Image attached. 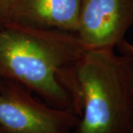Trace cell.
Listing matches in <instances>:
<instances>
[{
    "label": "cell",
    "mask_w": 133,
    "mask_h": 133,
    "mask_svg": "<svg viewBox=\"0 0 133 133\" xmlns=\"http://www.w3.org/2000/svg\"><path fill=\"white\" fill-rule=\"evenodd\" d=\"M80 5L81 0H18L14 23L76 33Z\"/></svg>",
    "instance_id": "cell-5"
},
{
    "label": "cell",
    "mask_w": 133,
    "mask_h": 133,
    "mask_svg": "<svg viewBox=\"0 0 133 133\" xmlns=\"http://www.w3.org/2000/svg\"><path fill=\"white\" fill-rule=\"evenodd\" d=\"M119 51L122 54L128 55V56H133V44L131 43L128 42L124 39L119 43L116 46Z\"/></svg>",
    "instance_id": "cell-7"
},
{
    "label": "cell",
    "mask_w": 133,
    "mask_h": 133,
    "mask_svg": "<svg viewBox=\"0 0 133 133\" xmlns=\"http://www.w3.org/2000/svg\"><path fill=\"white\" fill-rule=\"evenodd\" d=\"M129 133H133V120H132V127H131V129H130V131H129Z\"/></svg>",
    "instance_id": "cell-8"
},
{
    "label": "cell",
    "mask_w": 133,
    "mask_h": 133,
    "mask_svg": "<svg viewBox=\"0 0 133 133\" xmlns=\"http://www.w3.org/2000/svg\"><path fill=\"white\" fill-rule=\"evenodd\" d=\"M85 50L74 33L9 24L0 28V80L24 86L50 107L73 112L66 79Z\"/></svg>",
    "instance_id": "cell-1"
},
{
    "label": "cell",
    "mask_w": 133,
    "mask_h": 133,
    "mask_svg": "<svg viewBox=\"0 0 133 133\" xmlns=\"http://www.w3.org/2000/svg\"><path fill=\"white\" fill-rule=\"evenodd\" d=\"M24 86L0 80V129L5 133H71L79 117L41 102Z\"/></svg>",
    "instance_id": "cell-3"
},
{
    "label": "cell",
    "mask_w": 133,
    "mask_h": 133,
    "mask_svg": "<svg viewBox=\"0 0 133 133\" xmlns=\"http://www.w3.org/2000/svg\"><path fill=\"white\" fill-rule=\"evenodd\" d=\"M74 133H129L133 120V56L114 49L85 50L66 81Z\"/></svg>",
    "instance_id": "cell-2"
},
{
    "label": "cell",
    "mask_w": 133,
    "mask_h": 133,
    "mask_svg": "<svg viewBox=\"0 0 133 133\" xmlns=\"http://www.w3.org/2000/svg\"><path fill=\"white\" fill-rule=\"evenodd\" d=\"M0 133H5V132H3V131H2V130L0 129Z\"/></svg>",
    "instance_id": "cell-9"
},
{
    "label": "cell",
    "mask_w": 133,
    "mask_h": 133,
    "mask_svg": "<svg viewBox=\"0 0 133 133\" xmlns=\"http://www.w3.org/2000/svg\"><path fill=\"white\" fill-rule=\"evenodd\" d=\"M133 25V0H81L76 35L86 50L114 49Z\"/></svg>",
    "instance_id": "cell-4"
},
{
    "label": "cell",
    "mask_w": 133,
    "mask_h": 133,
    "mask_svg": "<svg viewBox=\"0 0 133 133\" xmlns=\"http://www.w3.org/2000/svg\"><path fill=\"white\" fill-rule=\"evenodd\" d=\"M18 0H0V28L14 23Z\"/></svg>",
    "instance_id": "cell-6"
}]
</instances>
